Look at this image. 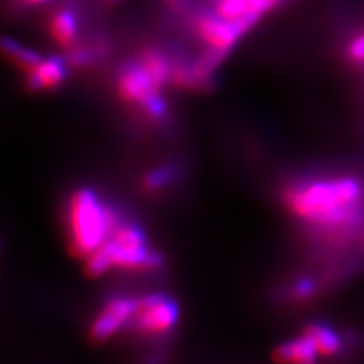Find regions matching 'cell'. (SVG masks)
Wrapping results in <instances>:
<instances>
[{
    "label": "cell",
    "mask_w": 364,
    "mask_h": 364,
    "mask_svg": "<svg viewBox=\"0 0 364 364\" xmlns=\"http://www.w3.org/2000/svg\"><path fill=\"white\" fill-rule=\"evenodd\" d=\"M363 246H364V238H363Z\"/></svg>",
    "instance_id": "cell-24"
},
{
    "label": "cell",
    "mask_w": 364,
    "mask_h": 364,
    "mask_svg": "<svg viewBox=\"0 0 364 364\" xmlns=\"http://www.w3.org/2000/svg\"><path fill=\"white\" fill-rule=\"evenodd\" d=\"M65 77V65L61 58L52 56L43 60L36 70L28 73V87L31 90H52L58 87Z\"/></svg>",
    "instance_id": "cell-8"
},
{
    "label": "cell",
    "mask_w": 364,
    "mask_h": 364,
    "mask_svg": "<svg viewBox=\"0 0 364 364\" xmlns=\"http://www.w3.org/2000/svg\"><path fill=\"white\" fill-rule=\"evenodd\" d=\"M50 36L63 48L72 46L76 37V18L70 11H58L50 21Z\"/></svg>",
    "instance_id": "cell-12"
},
{
    "label": "cell",
    "mask_w": 364,
    "mask_h": 364,
    "mask_svg": "<svg viewBox=\"0 0 364 364\" xmlns=\"http://www.w3.org/2000/svg\"><path fill=\"white\" fill-rule=\"evenodd\" d=\"M135 326L146 334H163L178 321L175 302L161 294H149L136 301Z\"/></svg>",
    "instance_id": "cell-5"
},
{
    "label": "cell",
    "mask_w": 364,
    "mask_h": 364,
    "mask_svg": "<svg viewBox=\"0 0 364 364\" xmlns=\"http://www.w3.org/2000/svg\"><path fill=\"white\" fill-rule=\"evenodd\" d=\"M247 2H249V13L261 17L264 13H267V11L279 5L281 0H247Z\"/></svg>",
    "instance_id": "cell-18"
},
{
    "label": "cell",
    "mask_w": 364,
    "mask_h": 364,
    "mask_svg": "<svg viewBox=\"0 0 364 364\" xmlns=\"http://www.w3.org/2000/svg\"><path fill=\"white\" fill-rule=\"evenodd\" d=\"M258 20L259 16L252 13H247L237 20H226L218 13L202 14L196 20V31L199 37L210 46V49L228 53L235 41L252 28Z\"/></svg>",
    "instance_id": "cell-4"
},
{
    "label": "cell",
    "mask_w": 364,
    "mask_h": 364,
    "mask_svg": "<svg viewBox=\"0 0 364 364\" xmlns=\"http://www.w3.org/2000/svg\"><path fill=\"white\" fill-rule=\"evenodd\" d=\"M286 199L294 215L331 237L348 235L364 218V184L352 176L299 182Z\"/></svg>",
    "instance_id": "cell-1"
},
{
    "label": "cell",
    "mask_w": 364,
    "mask_h": 364,
    "mask_svg": "<svg viewBox=\"0 0 364 364\" xmlns=\"http://www.w3.org/2000/svg\"><path fill=\"white\" fill-rule=\"evenodd\" d=\"M70 61L75 65H84L87 61H90V52L85 49H76L70 55Z\"/></svg>",
    "instance_id": "cell-20"
},
{
    "label": "cell",
    "mask_w": 364,
    "mask_h": 364,
    "mask_svg": "<svg viewBox=\"0 0 364 364\" xmlns=\"http://www.w3.org/2000/svg\"><path fill=\"white\" fill-rule=\"evenodd\" d=\"M215 13L226 20H237L249 13L247 0H218Z\"/></svg>",
    "instance_id": "cell-15"
},
{
    "label": "cell",
    "mask_w": 364,
    "mask_h": 364,
    "mask_svg": "<svg viewBox=\"0 0 364 364\" xmlns=\"http://www.w3.org/2000/svg\"><path fill=\"white\" fill-rule=\"evenodd\" d=\"M314 293V282L310 279H302L298 284H296V287L293 290V294L296 296L298 299H305L309 298Z\"/></svg>",
    "instance_id": "cell-19"
},
{
    "label": "cell",
    "mask_w": 364,
    "mask_h": 364,
    "mask_svg": "<svg viewBox=\"0 0 364 364\" xmlns=\"http://www.w3.org/2000/svg\"><path fill=\"white\" fill-rule=\"evenodd\" d=\"M170 181V170L167 168H159L155 170V172H151L144 178V190L147 191H155L158 188H161L163 186H166L167 182Z\"/></svg>",
    "instance_id": "cell-16"
},
{
    "label": "cell",
    "mask_w": 364,
    "mask_h": 364,
    "mask_svg": "<svg viewBox=\"0 0 364 364\" xmlns=\"http://www.w3.org/2000/svg\"><path fill=\"white\" fill-rule=\"evenodd\" d=\"M161 263V257L147 249L143 232L134 225L120 223L108 240L85 259L88 277H100L112 267L154 269Z\"/></svg>",
    "instance_id": "cell-3"
},
{
    "label": "cell",
    "mask_w": 364,
    "mask_h": 364,
    "mask_svg": "<svg viewBox=\"0 0 364 364\" xmlns=\"http://www.w3.org/2000/svg\"><path fill=\"white\" fill-rule=\"evenodd\" d=\"M158 90L159 87L154 82L149 73L144 70L140 61L123 68L119 79V93L124 100L139 104L144 108L152 99L159 96Z\"/></svg>",
    "instance_id": "cell-6"
},
{
    "label": "cell",
    "mask_w": 364,
    "mask_h": 364,
    "mask_svg": "<svg viewBox=\"0 0 364 364\" xmlns=\"http://www.w3.org/2000/svg\"><path fill=\"white\" fill-rule=\"evenodd\" d=\"M318 355L311 340L305 334L301 338H296L289 343L281 345L273 357L279 363H301V364H309L314 363Z\"/></svg>",
    "instance_id": "cell-9"
},
{
    "label": "cell",
    "mask_w": 364,
    "mask_h": 364,
    "mask_svg": "<svg viewBox=\"0 0 364 364\" xmlns=\"http://www.w3.org/2000/svg\"><path fill=\"white\" fill-rule=\"evenodd\" d=\"M21 2L26 5H40V4L46 2V0H21Z\"/></svg>",
    "instance_id": "cell-22"
},
{
    "label": "cell",
    "mask_w": 364,
    "mask_h": 364,
    "mask_svg": "<svg viewBox=\"0 0 364 364\" xmlns=\"http://www.w3.org/2000/svg\"><path fill=\"white\" fill-rule=\"evenodd\" d=\"M173 84L182 88H190V90H202L207 88L202 79L199 77L195 65H187V64H178L172 68V77Z\"/></svg>",
    "instance_id": "cell-14"
},
{
    "label": "cell",
    "mask_w": 364,
    "mask_h": 364,
    "mask_svg": "<svg viewBox=\"0 0 364 364\" xmlns=\"http://www.w3.org/2000/svg\"><path fill=\"white\" fill-rule=\"evenodd\" d=\"M166 2H167L170 6L178 8V6H181L182 4H184V0H166Z\"/></svg>",
    "instance_id": "cell-21"
},
{
    "label": "cell",
    "mask_w": 364,
    "mask_h": 364,
    "mask_svg": "<svg viewBox=\"0 0 364 364\" xmlns=\"http://www.w3.org/2000/svg\"><path fill=\"white\" fill-rule=\"evenodd\" d=\"M140 63L159 88L172 77V67H170L168 60L163 53L156 50H146L141 55Z\"/></svg>",
    "instance_id": "cell-13"
},
{
    "label": "cell",
    "mask_w": 364,
    "mask_h": 364,
    "mask_svg": "<svg viewBox=\"0 0 364 364\" xmlns=\"http://www.w3.org/2000/svg\"><path fill=\"white\" fill-rule=\"evenodd\" d=\"M109 4H117V2H120V0H108Z\"/></svg>",
    "instance_id": "cell-23"
},
{
    "label": "cell",
    "mask_w": 364,
    "mask_h": 364,
    "mask_svg": "<svg viewBox=\"0 0 364 364\" xmlns=\"http://www.w3.org/2000/svg\"><path fill=\"white\" fill-rule=\"evenodd\" d=\"M136 301L129 298H112L91 325L90 336L96 341L107 340L134 317Z\"/></svg>",
    "instance_id": "cell-7"
},
{
    "label": "cell",
    "mask_w": 364,
    "mask_h": 364,
    "mask_svg": "<svg viewBox=\"0 0 364 364\" xmlns=\"http://www.w3.org/2000/svg\"><path fill=\"white\" fill-rule=\"evenodd\" d=\"M348 55L352 61L364 63V33L350 41L348 46Z\"/></svg>",
    "instance_id": "cell-17"
},
{
    "label": "cell",
    "mask_w": 364,
    "mask_h": 364,
    "mask_svg": "<svg viewBox=\"0 0 364 364\" xmlns=\"http://www.w3.org/2000/svg\"><path fill=\"white\" fill-rule=\"evenodd\" d=\"M2 50L9 61H13L20 70L26 73L36 70V68L40 65V63L43 61L41 56L37 52L23 48V46L9 38H4Z\"/></svg>",
    "instance_id": "cell-11"
},
{
    "label": "cell",
    "mask_w": 364,
    "mask_h": 364,
    "mask_svg": "<svg viewBox=\"0 0 364 364\" xmlns=\"http://www.w3.org/2000/svg\"><path fill=\"white\" fill-rule=\"evenodd\" d=\"M304 334L311 340L321 355H334L340 350V338L331 328L322 323H313L305 328Z\"/></svg>",
    "instance_id": "cell-10"
},
{
    "label": "cell",
    "mask_w": 364,
    "mask_h": 364,
    "mask_svg": "<svg viewBox=\"0 0 364 364\" xmlns=\"http://www.w3.org/2000/svg\"><path fill=\"white\" fill-rule=\"evenodd\" d=\"M68 243L76 257H88L120 225L116 211L100 202L95 191H75L67 207Z\"/></svg>",
    "instance_id": "cell-2"
}]
</instances>
